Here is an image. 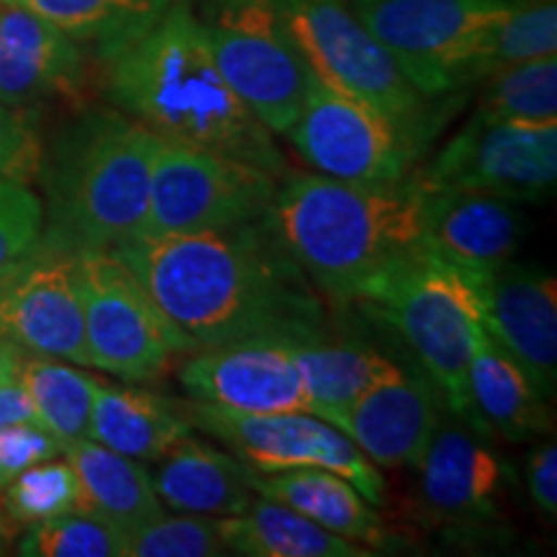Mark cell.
<instances>
[{"label": "cell", "mask_w": 557, "mask_h": 557, "mask_svg": "<svg viewBox=\"0 0 557 557\" xmlns=\"http://www.w3.org/2000/svg\"><path fill=\"white\" fill-rule=\"evenodd\" d=\"M152 302L199 348L329 338L315 284L267 220L222 233L139 235L111 248Z\"/></svg>", "instance_id": "obj_1"}, {"label": "cell", "mask_w": 557, "mask_h": 557, "mask_svg": "<svg viewBox=\"0 0 557 557\" xmlns=\"http://www.w3.org/2000/svg\"><path fill=\"white\" fill-rule=\"evenodd\" d=\"M184 410L194 429L225 444L250 470H331L346 478L372 506L385 500V478L377 465L344 431L308 410L235 413L197 400L186 403Z\"/></svg>", "instance_id": "obj_11"}, {"label": "cell", "mask_w": 557, "mask_h": 557, "mask_svg": "<svg viewBox=\"0 0 557 557\" xmlns=\"http://www.w3.org/2000/svg\"><path fill=\"white\" fill-rule=\"evenodd\" d=\"M178 380L191 400L235 413L308 410L302 374L284 344L250 341L199 348L186 357Z\"/></svg>", "instance_id": "obj_16"}, {"label": "cell", "mask_w": 557, "mask_h": 557, "mask_svg": "<svg viewBox=\"0 0 557 557\" xmlns=\"http://www.w3.org/2000/svg\"><path fill=\"white\" fill-rule=\"evenodd\" d=\"M62 457L78 478L81 496L75 511L107 519L124 532L163 513L150 472L139 459L120 455L88 436L62 444Z\"/></svg>", "instance_id": "obj_25"}, {"label": "cell", "mask_w": 557, "mask_h": 557, "mask_svg": "<svg viewBox=\"0 0 557 557\" xmlns=\"http://www.w3.org/2000/svg\"><path fill=\"white\" fill-rule=\"evenodd\" d=\"M248 475L250 468L238 457L186 436L158 459L156 475L150 478L160 504L173 511L235 517L253 500Z\"/></svg>", "instance_id": "obj_23"}, {"label": "cell", "mask_w": 557, "mask_h": 557, "mask_svg": "<svg viewBox=\"0 0 557 557\" xmlns=\"http://www.w3.org/2000/svg\"><path fill=\"white\" fill-rule=\"evenodd\" d=\"M99 60L111 103L158 137L246 160L276 178L287 173L274 135L220 73L189 0H171L156 24Z\"/></svg>", "instance_id": "obj_2"}, {"label": "cell", "mask_w": 557, "mask_h": 557, "mask_svg": "<svg viewBox=\"0 0 557 557\" xmlns=\"http://www.w3.org/2000/svg\"><path fill=\"white\" fill-rule=\"evenodd\" d=\"M9 517L18 524H39V521L60 517L78 508V478L65 457H52L18 472L0 491Z\"/></svg>", "instance_id": "obj_33"}, {"label": "cell", "mask_w": 557, "mask_h": 557, "mask_svg": "<svg viewBox=\"0 0 557 557\" xmlns=\"http://www.w3.org/2000/svg\"><path fill=\"white\" fill-rule=\"evenodd\" d=\"M21 357H24V351H21V348L0 341V382L9 380V377H16Z\"/></svg>", "instance_id": "obj_40"}, {"label": "cell", "mask_w": 557, "mask_h": 557, "mask_svg": "<svg viewBox=\"0 0 557 557\" xmlns=\"http://www.w3.org/2000/svg\"><path fill=\"white\" fill-rule=\"evenodd\" d=\"M78 292L90 367L122 382H156L197 346L111 250H78Z\"/></svg>", "instance_id": "obj_8"}, {"label": "cell", "mask_w": 557, "mask_h": 557, "mask_svg": "<svg viewBox=\"0 0 557 557\" xmlns=\"http://www.w3.org/2000/svg\"><path fill=\"white\" fill-rule=\"evenodd\" d=\"M297 50L320 81L369 103L418 139L426 96L418 94L346 0H276Z\"/></svg>", "instance_id": "obj_10"}, {"label": "cell", "mask_w": 557, "mask_h": 557, "mask_svg": "<svg viewBox=\"0 0 557 557\" xmlns=\"http://www.w3.org/2000/svg\"><path fill=\"white\" fill-rule=\"evenodd\" d=\"M423 248L462 271L493 269L517 253L524 222L513 201L475 191H421Z\"/></svg>", "instance_id": "obj_19"}, {"label": "cell", "mask_w": 557, "mask_h": 557, "mask_svg": "<svg viewBox=\"0 0 557 557\" xmlns=\"http://www.w3.org/2000/svg\"><path fill=\"white\" fill-rule=\"evenodd\" d=\"M0 341L21 351L90 367L78 256L39 246L0 276Z\"/></svg>", "instance_id": "obj_14"}, {"label": "cell", "mask_w": 557, "mask_h": 557, "mask_svg": "<svg viewBox=\"0 0 557 557\" xmlns=\"http://www.w3.org/2000/svg\"><path fill=\"white\" fill-rule=\"evenodd\" d=\"M468 387L478 434L496 431L508 442H529L553 431L547 398L521 372L517 361L493 344L483 325L472 341Z\"/></svg>", "instance_id": "obj_21"}, {"label": "cell", "mask_w": 557, "mask_h": 557, "mask_svg": "<svg viewBox=\"0 0 557 557\" xmlns=\"http://www.w3.org/2000/svg\"><path fill=\"white\" fill-rule=\"evenodd\" d=\"M16 377L29 395L37 423L60 444L88 436L96 377L58 359L26 351L18 361Z\"/></svg>", "instance_id": "obj_29"}, {"label": "cell", "mask_w": 557, "mask_h": 557, "mask_svg": "<svg viewBox=\"0 0 557 557\" xmlns=\"http://www.w3.org/2000/svg\"><path fill=\"white\" fill-rule=\"evenodd\" d=\"M269 227L305 276L341 302L423 246V199L413 181L354 184L292 176L278 184Z\"/></svg>", "instance_id": "obj_3"}, {"label": "cell", "mask_w": 557, "mask_h": 557, "mask_svg": "<svg viewBox=\"0 0 557 557\" xmlns=\"http://www.w3.org/2000/svg\"><path fill=\"white\" fill-rule=\"evenodd\" d=\"M354 302L398 331L447 408L475 429L468 372L480 310L468 276L421 246L369 278Z\"/></svg>", "instance_id": "obj_5"}, {"label": "cell", "mask_w": 557, "mask_h": 557, "mask_svg": "<svg viewBox=\"0 0 557 557\" xmlns=\"http://www.w3.org/2000/svg\"><path fill=\"white\" fill-rule=\"evenodd\" d=\"M21 421H37V416L18 377H9L0 382V429Z\"/></svg>", "instance_id": "obj_39"}, {"label": "cell", "mask_w": 557, "mask_h": 557, "mask_svg": "<svg viewBox=\"0 0 557 557\" xmlns=\"http://www.w3.org/2000/svg\"><path fill=\"white\" fill-rule=\"evenodd\" d=\"M0 103L24 111L75 99L86 78L78 41L21 3H0Z\"/></svg>", "instance_id": "obj_17"}, {"label": "cell", "mask_w": 557, "mask_h": 557, "mask_svg": "<svg viewBox=\"0 0 557 557\" xmlns=\"http://www.w3.org/2000/svg\"><path fill=\"white\" fill-rule=\"evenodd\" d=\"M418 94L472 83L485 39L513 0H348Z\"/></svg>", "instance_id": "obj_7"}, {"label": "cell", "mask_w": 557, "mask_h": 557, "mask_svg": "<svg viewBox=\"0 0 557 557\" xmlns=\"http://www.w3.org/2000/svg\"><path fill=\"white\" fill-rule=\"evenodd\" d=\"M248 483L259 496L295 508L341 537L369 547H385L389 542V529L374 506L336 472L315 468L284 472L250 470Z\"/></svg>", "instance_id": "obj_24"}, {"label": "cell", "mask_w": 557, "mask_h": 557, "mask_svg": "<svg viewBox=\"0 0 557 557\" xmlns=\"http://www.w3.org/2000/svg\"><path fill=\"white\" fill-rule=\"evenodd\" d=\"M529 496L545 517L555 519L557 513V447L553 442L542 444L529 459L527 468Z\"/></svg>", "instance_id": "obj_38"}, {"label": "cell", "mask_w": 557, "mask_h": 557, "mask_svg": "<svg viewBox=\"0 0 557 557\" xmlns=\"http://www.w3.org/2000/svg\"><path fill=\"white\" fill-rule=\"evenodd\" d=\"M45 169V148L29 114L0 103V178L29 186Z\"/></svg>", "instance_id": "obj_36"}, {"label": "cell", "mask_w": 557, "mask_h": 557, "mask_svg": "<svg viewBox=\"0 0 557 557\" xmlns=\"http://www.w3.org/2000/svg\"><path fill=\"white\" fill-rule=\"evenodd\" d=\"M438 389L421 374L400 369L380 382L348 410L344 434L374 465L418 468L438 421Z\"/></svg>", "instance_id": "obj_18"}, {"label": "cell", "mask_w": 557, "mask_h": 557, "mask_svg": "<svg viewBox=\"0 0 557 557\" xmlns=\"http://www.w3.org/2000/svg\"><path fill=\"white\" fill-rule=\"evenodd\" d=\"M475 114L504 122H557V58H537L487 75Z\"/></svg>", "instance_id": "obj_30"}, {"label": "cell", "mask_w": 557, "mask_h": 557, "mask_svg": "<svg viewBox=\"0 0 557 557\" xmlns=\"http://www.w3.org/2000/svg\"><path fill=\"white\" fill-rule=\"evenodd\" d=\"M227 555L243 557H367L359 542L333 534L315 521L271 498H253L246 511L220 517Z\"/></svg>", "instance_id": "obj_27"}, {"label": "cell", "mask_w": 557, "mask_h": 557, "mask_svg": "<svg viewBox=\"0 0 557 557\" xmlns=\"http://www.w3.org/2000/svg\"><path fill=\"white\" fill-rule=\"evenodd\" d=\"M421 496L444 521H485L496 517L500 462L470 429L438 423L421 465Z\"/></svg>", "instance_id": "obj_20"}, {"label": "cell", "mask_w": 557, "mask_h": 557, "mask_svg": "<svg viewBox=\"0 0 557 557\" xmlns=\"http://www.w3.org/2000/svg\"><path fill=\"white\" fill-rule=\"evenodd\" d=\"M160 137L114 109L88 111L54 145L41 243L111 250L145 233Z\"/></svg>", "instance_id": "obj_4"}, {"label": "cell", "mask_w": 557, "mask_h": 557, "mask_svg": "<svg viewBox=\"0 0 557 557\" xmlns=\"http://www.w3.org/2000/svg\"><path fill=\"white\" fill-rule=\"evenodd\" d=\"M418 191H475L542 201L557 181V122L527 124L472 114L418 176Z\"/></svg>", "instance_id": "obj_12"}, {"label": "cell", "mask_w": 557, "mask_h": 557, "mask_svg": "<svg viewBox=\"0 0 557 557\" xmlns=\"http://www.w3.org/2000/svg\"><path fill=\"white\" fill-rule=\"evenodd\" d=\"M227 555L220 517L178 513L145 521L127 532V557H218Z\"/></svg>", "instance_id": "obj_34"}, {"label": "cell", "mask_w": 557, "mask_h": 557, "mask_svg": "<svg viewBox=\"0 0 557 557\" xmlns=\"http://www.w3.org/2000/svg\"><path fill=\"white\" fill-rule=\"evenodd\" d=\"M557 54V5L555 0H513L511 11L498 21L485 39L483 52L472 67V83L485 81L517 62Z\"/></svg>", "instance_id": "obj_31"}, {"label": "cell", "mask_w": 557, "mask_h": 557, "mask_svg": "<svg viewBox=\"0 0 557 557\" xmlns=\"http://www.w3.org/2000/svg\"><path fill=\"white\" fill-rule=\"evenodd\" d=\"M462 271V269H459ZM478 295L480 325L545 398L557 387V282L547 271L506 261L462 271Z\"/></svg>", "instance_id": "obj_15"}, {"label": "cell", "mask_w": 557, "mask_h": 557, "mask_svg": "<svg viewBox=\"0 0 557 557\" xmlns=\"http://www.w3.org/2000/svg\"><path fill=\"white\" fill-rule=\"evenodd\" d=\"M184 406L137 385L94 380L88 438L139 462H158L181 438L191 436Z\"/></svg>", "instance_id": "obj_22"}, {"label": "cell", "mask_w": 557, "mask_h": 557, "mask_svg": "<svg viewBox=\"0 0 557 557\" xmlns=\"http://www.w3.org/2000/svg\"><path fill=\"white\" fill-rule=\"evenodd\" d=\"M60 455L62 444L37 421L9 423V426L0 429V491L18 472Z\"/></svg>", "instance_id": "obj_37"}, {"label": "cell", "mask_w": 557, "mask_h": 557, "mask_svg": "<svg viewBox=\"0 0 557 557\" xmlns=\"http://www.w3.org/2000/svg\"><path fill=\"white\" fill-rule=\"evenodd\" d=\"M220 73L271 135L295 124L310 67L276 0H201L197 13Z\"/></svg>", "instance_id": "obj_6"}, {"label": "cell", "mask_w": 557, "mask_h": 557, "mask_svg": "<svg viewBox=\"0 0 557 557\" xmlns=\"http://www.w3.org/2000/svg\"><path fill=\"white\" fill-rule=\"evenodd\" d=\"M45 207L26 184L0 178V276L39 246Z\"/></svg>", "instance_id": "obj_35"}, {"label": "cell", "mask_w": 557, "mask_h": 557, "mask_svg": "<svg viewBox=\"0 0 557 557\" xmlns=\"http://www.w3.org/2000/svg\"><path fill=\"white\" fill-rule=\"evenodd\" d=\"M18 555L29 557H127V532L86 511H67L32 524Z\"/></svg>", "instance_id": "obj_32"}, {"label": "cell", "mask_w": 557, "mask_h": 557, "mask_svg": "<svg viewBox=\"0 0 557 557\" xmlns=\"http://www.w3.org/2000/svg\"><path fill=\"white\" fill-rule=\"evenodd\" d=\"M276 189L278 178L259 165L160 137L143 235L222 233L253 225L269 218Z\"/></svg>", "instance_id": "obj_9"}, {"label": "cell", "mask_w": 557, "mask_h": 557, "mask_svg": "<svg viewBox=\"0 0 557 557\" xmlns=\"http://www.w3.org/2000/svg\"><path fill=\"white\" fill-rule=\"evenodd\" d=\"M0 3H21V0H0Z\"/></svg>", "instance_id": "obj_41"}, {"label": "cell", "mask_w": 557, "mask_h": 557, "mask_svg": "<svg viewBox=\"0 0 557 557\" xmlns=\"http://www.w3.org/2000/svg\"><path fill=\"white\" fill-rule=\"evenodd\" d=\"M284 137L320 176L354 184H398L416 158V139L400 124L312 70L302 109Z\"/></svg>", "instance_id": "obj_13"}, {"label": "cell", "mask_w": 557, "mask_h": 557, "mask_svg": "<svg viewBox=\"0 0 557 557\" xmlns=\"http://www.w3.org/2000/svg\"><path fill=\"white\" fill-rule=\"evenodd\" d=\"M289 351L302 374L308 413L323 418L341 431L348 410L361 395L400 372L393 359L374 348L336 344L331 338L289 346Z\"/></svg>", "instance_id": "obj_26"}, {"label": "cell", "mask_w": 557, "mask_h": 557, "mask_svg": "<svg viewBox=\"0 0 557 557\" xmlns=\"http://www.w3.org/2000/svg\"><path fill=\"white\" fill-rule=\"evenodd\" d=\"M75 41H90L99 58L143 34L171 0H21Z\"/></svg>", "instance_id": "obj_28"}]
</instances>
